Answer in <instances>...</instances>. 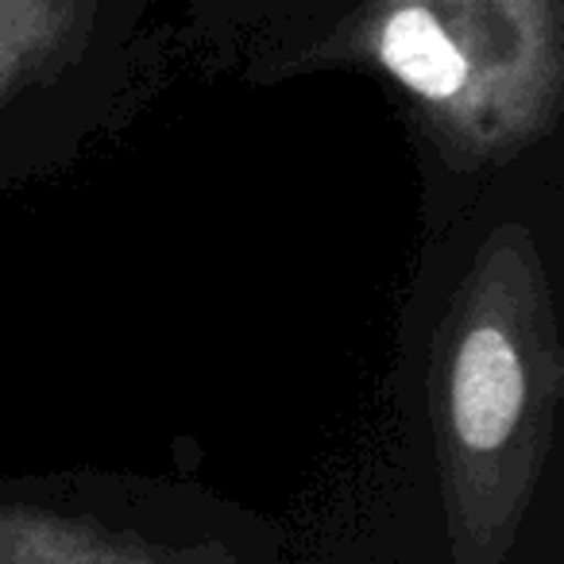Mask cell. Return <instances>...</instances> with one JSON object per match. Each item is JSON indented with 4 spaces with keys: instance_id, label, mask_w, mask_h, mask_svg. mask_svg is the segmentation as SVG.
Segmentation results:
<instances>
[{
    "instance_id": "cell-1",
    "label": "cell",
    "mask_w": 564,
    "mask_h": 564,
    "mask_svg": "<svg viewBox=\"0 0 564 564\" xmlns=\"http://www.w3.org/2000/svg\"><path fill=\"white\" fill-rule=\"evenodd\" d=\"M468 189H430L422 391L453 564H507L564 406L556 159Z\"/></svg>"
},
{
    "instance_id": "cell-3",
    "label": "cell",
    "mask_w": 564,
    "mask_h": 564,
    "mask_svg": "<svg viewBox=\"0 0 564 564\" xmlns=\"http://www.w3.org/2000/svg\"><path fill=\"white\" fill-rule=\"evenodd\" d=\"M163 0H0V194L78 166L171 74Z\"/></svg>"
},
{
    "instance_id": "cell-2",
    "label": "cell",
    "mask_w": 564,
    "mask_h": 564,
    "mask_svg": "<svg viewBox=\"0 0 564 564\" xmlns=\"http://www.w3.org/2000/svg\"><path fill=\"white\" fill-rule=\"evenodd\" d=\"M371 74L430 189H468L556 143L564 0H352L282 82Z\"/></svg>"
},
{
    "instance_id": "cell-4",
    "label": "cell",
    "mask_w": 564,
    "mask_h": 564,
    "mask_svg": "<svg viewBox=\"0 0 564 564\" xmlns=\"http://www.w3.org/2000/svg\"><path fill=\"white\" fill-rule=\"evenodd\" d=\"M0 564H240L220 541H166L63 495L0 487Z\"/></svg>"
},
{
    "instance_id": "cell-5",
    "label": "cell",
    "mask_w": 564,
    "mask_h": 564,
    "mask_svg": "<svg viewBox=\"0 0 564 564\" xmlns=\"http://www.w3.org/2000/svg\"><path fill=\"white\" fill-rule=\"evenodd\" d=\"M352 0H186L197 55L217 70H240L256 86H279Z\"/></svg>"
}]
</instances>
